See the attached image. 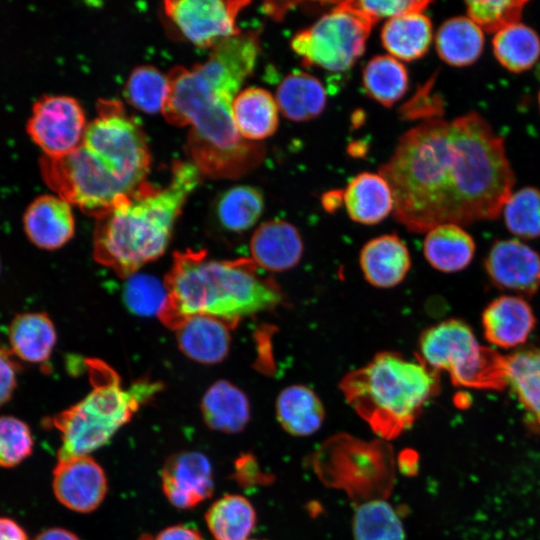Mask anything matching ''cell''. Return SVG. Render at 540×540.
<instances>
[{
    "label": "cell",
    "mask_w": 540,
    "mask_h": 540,
    "mask_svg": "<svg viewBox=\"0 0 540 540\" xmlns=\"http://www.w3.org/2000/svg\"><path fill=\"white\" fill-rule=\"evenodd\" d=\"M359 264L368 283L377 288H391L405 279L411 258L407 246L397 235L386 234L363 246Z\"/></svg>",
    "instance_id": "21"
},
{
    "label": "cell",
    "mask_w": 540,
    "mask_h": 540,
    "mask_svg": "<svg viewBox=\"0 0 540 540\" xmlns=\"http://www.w3.org/2000/svg\"><path fill=\"white\" fill-rule=\"evenodd\" d=\"M417 359L433 371H446L456 386L501 390L508 385L506 356L480 345L470 326L459 319L424 330Z\"/></svg>",
    "instance_id": "7"
},
{
    "label": "cell",
    "mask_w": 540,
    "mask_h": 540,
    "mask_svg": "<svg viewBox=\"0 0 540 540\" xmlns=\"http://www.w3.org/2000/svg\"><path fill=\"white\" fill-rule=\"evenodd\" d=\"M537 100H538V107H539V110H540V91H539V93H538V98H537Z\"/></svg>",
    "instance_id": "51"
},
{
    "label": "cell",
    "mask_w": 540,
    "mask_h": 540,
    "mask_svg": "<svg viewBox=\"0 0 540 540\" xmlns=\"http://www.w3.org/2000/svg\"><path fill=\"white\" fill-rule=\"evenodd\" d=\"M191 161H175L164 188L144 184L131 198L98 219L94 259L120 277H130L167 249L188 196L200 181Z\"/></svg>",
    "instance_id": "4"
},
{
    "label": "cell",
    "mask_w": 540,
    "mask_h": 540,
    "mask_svg": "<svg viewBox=\"0 0 540 540\" xmlns=\"http://www.w3.org/2000/svg\"><path fill=\"white\" fill-rule=\"evenodd\" d=\"M161 481L166 498L179 509L199 505L214 491L211 463L204 454L196 451H182L168 457Z\"/></svg>",
    "instance_id": "15"
},
{
    "label": "cell",
    "mask_w": 540,
    "mask_h": 540,
    "mask_svg": "<svg viewBox=\"0 0 540 540\" xmlns=\"http://www.w3.org/2000/svg\"><path fill=\"white\" fill-rule=\"evenodd\" d=\"M33 540H80L73 532L64 528H49L41 531Z\"/></svg>",
    "instance_id": "48"
},
{
    "label": "cell",
    "mask_w": 540,
    "mask_h": 540,
    "mask_svg": "<svg viewBox=\"0 0 540 540\" xmlns=\"http://www.w3.org/2000/svg\"><path fill=\"white\" fill-rule=\"evenodd\" d=\"M52 488L57 500L68 509L89 513L97 509L107 493L104 470L89 455L58 460L53 469Z\"/></svg>",
    "instance_id": "14"
},
{
    "label": "cell",
    "mask_w": 540,
    "mask_h": 540,
    "mask_svg": "<svg viewBox=\"0 0 540 540\" xmlns=\"http://www.w3.org/2000/svg\"><path fill=\"white\" fill-rule=\"evenodd\" d=\"M279 108L269 91L248 87L238 92L232 103V115L239 134L246 140L258 142L278 128Z\"/></svg>",
    "instance_id": "25"
},
{
    "label": "cell",
    "mask_w": 540,
    "mask_h": 540,
    "mask_svg": "<svg viewBox=\"0 0 540 540\" xmlns=\"http://www.w3.org/2000/svg\"><path fill=\"white\" fill-rule=\"evenodd\" d=\"M249 249L251 259L258 267L282 272L300 262L304 244L293 224L284 220H269L254 231Z\"/></svg>",
    "instance_id": "18"
},
{
    "label": "cell",
    "mask_w": 540,
    "mask_h": 540,
    "mask_svg": "<svg viewBox=\"0 0 540 540\" xmlns=\"http://www.w3.org/2000/svg\"><path fill=\"white\" fill-rule=\"evenodd\" d=\"M379 174L395 219L411 232L495 219L515 183L503 138L477 112L424 120L401 136Z\"/></svg>",
    "instance_id": "1"
},
{
    "label": "cell",
    "mask_w": 540,
    "mask_h": 540,
    "mask_svg": "<svg viewBox=\"0 0 540 540\" xmlns=\"http://www.w3.org/2000/svg\"><path fill=\"white\" fill-rule=\"evenodd\" d=\"M12 354L25 362H46L57 339L55 326L44 312H25L13 318L8 329Z\"/></svg>",
    "instance_id": "24"
},
{
    "label": "cell",
    "mask_w": 540,
    "mask_h": 540,
    "mask_svg": "<svg viewBox=\"0 0 540 540\" xmlns=\"http://www.w3.org/2000/svg\"><path fill=\"white\" fill-rule=\"evenodd\" d=\"M275 100L285 118L305 122L323 112L326 93L318 78L306 72L295 71L286 75L278 84Z\"/></svg>",
    "instance_id": "26"
},
{
    "label": "cell",
    "mask_w": 540,
    "mask_h": 540,
    "mask_svg": "<svg viewBox=\"0 0 540 540\" xmlns=\"http://www.w3.org/2000/svg\"><path fill=\"white\" fill-rule=\"evenodd\" d=\"M483 31L468 16H455L438 28L435 46L440 59L454 67L474 64L484 49Z\"/></svg>",
    "instance_id": "30"
},
{
    "label": "cell",
    "mask_w": 540,
    "mask_h": 540,
    "mask_svg": "<svg viewBox=\"0 0 540 540\" xmlns=\"http://www.w3.org/2000/svg\"><path fill=\"white\" fill-rule=\"evenodd\" d=\"M528 1L523 0H483L466 1L467 16L484 32L497 33L512 24L520 22Z\"/></svg>",
    "instance_id": "39"
},
{
    "label": "cell",
    "mask_w": 540,
    "mask_h": 540,
    "mask_svg": "<svg viewBox=\"0 0 540 540\" xmlns=\"http://www.w3.org/2000/svg\"><path fill=\"white\" fill-rule=\"evenodd\" d=\"M276 418L293 436H309L320 429L325 409L317 394L301 384L284 388L276 400Z\"/></svg>",
    "instance_id": "28"
},
{
    "label": "cell",
    "mask_w": 540,
    "mask_h": 540,
    "mask_svg": "<svg viewBox=\"0 0 540 540\" xmlns=\"http://www.w3.org/2000/svg\"><path fill=\"white\" fill-rule=\"evenodd\" d=\"M232 328L222 319L193 315L184 319L174 331L180 350L188 358L203 364H216L228 355Z\"/></svg>",
    "instance_id": "20"
},
{
    "label": "cell",
    "mask_w": 540,
    "mask_h": 540,
    "mask_svg": "<svg viewBox=\"0 0 540 540\" xmlns=\"http://www.w3.org/2000/svg\"><path fill=\"white\" fill-rule=\"evenodd\" d=\"M39 166L45 184L57 196L97 220L135 194L82 144L64 156L43 155Z\"/></svg>",
    "instance_id": "10"
},
{
    "label": "cell",
    "mask_w": 540,
    "mask_h": 540,
    "mask_svg": "<svg viewBox=\"0 0 540 540\" xmlns=\"http://www.w3.org/2000/svg\"><path fill=\"white\" fill-rule=\"evenodd\" d=\"M246 0H166L164 12L183 36L199 48H213L220 41L242 33L237 26Z\"/></svg>",
    "instance_id": "13"
},
{
    "label": "cell",
    "mask_w": 540,
    "mask_h": 540,
    "mask_svg": "<svg viewBox=\"0 0 540 540\" xmlns=\"http://www.w3.org/2000/svg\"><path fill=\"white\" fill-rule=\"evenodd\" d=\"M86 117L80 103L66 95H44L32 107L27 133L44 156L60 157L83 141Z\"/></svg>",
    "instance_id": "12"
},
{
    "label": "cell",
    "mask_w": 540,
    "mask_h": 540,
    "mask_svg": "<svg viewBox=\"0 0 540 540\" xmlns=\"http://www.w3.org/2000/svg\"><path fill=\"white\" fill-rule=\"evenodd\" d=\"M507 382L533 422L540 427V347L506 356Z\"/></svg>",
    "instance_id": "34"
},
{
    "label": "cell",
    "mask_w": 540,
    "mask_h": 540,
    "mask_svg": "<svg viewBox=\"0 0 540 540\" xmlns=\"http://www.w3.org/2000/svg\"><path fill=\"white\" fill-rule=\"evenodd\" d=\"M29 426L21 419L0 416V467L12 468L29 457L33 450Z\"/></svg>",
    "instance_id": "40"
},
{
    "label": "cell",
    "mask_w": 540,
    "mask_h": 540,
    "mask_svg": "<svg viewBox=\"0 0 540 540\" xmlns=\"http://www.w3.org/2000/svg\"><path fill=\"white\" fill-rule=\"evenodd\" d=\"M205 521L215 540H249L256 524V512L245 497L226 494L209 507Z\"/></svg>",
    "instance_id": "31"
},
{
    "label": "cell",
    "mask_w": 540,
    "mask_h": 540,
    "mask_svg": "<svg viewBox=\"0 0 540 540\" xmlns=\"http://www.w3.org/2000/svg\"><path fill=\"white\" fill-rule=\"evenodd\" d=\"M23 229L28 239L38 248L59 249L75 233L72 206L57 195H40L26 208Z\"/></svg>",
    "instance_id": "17"
},
{
    "label": "cell",
    "mask_w": 540,
    "mask_h": 540,
    "mask_svg": "<svg viewBox=\"0 0 540 540\" xmlns=\"http://www.w3.org/2000/svg\"><path fill=\"white\" fill-rule=\"evenodd\" d=\"M255 540V539H254Z\"/></svg>",
    "instance_id": "53"
},
{
    "label": "cell",
    "mask_w": 540,
    "mask_h": 540,
    "mask_svg": "<svg viewBox=\"0 0 540 540\" xmlns=\"http://www.w3.org/2000/svg\"><path fill=\"white\" fill-rule=\"evenodd\" d=\"M264 210L260 190L249 185H238L224 191L216 201L215 214L222 228L241 233L253 227Z\"/></svg>",
    "instance_id": "35"
},
{
    "label": "cell",
    "mask_w": 540,
    "mask_h": 540,
    "mask_svg": "<svg viewBox=\"0 0 540 540\" xmlns=\"http://www.w3.org/2000/svg\"><path fill=\"white\" fill-rule=\"evenodd\" d=\"M82 145L131 192L146 184L151 163L146 136L121 102L99 100L97 116L87 124Z\"/></svg>",
    "instance_id": "9"
},
{
    "label": "cell",
    "mask_w": 540,
    "mask_h": 540,
    "mask_svg": "<svg viewBox=\"0 0 540 540\" xmlns=\"http://www.w3.org/2000/svg\"><path fill=\"white\" fill-rule=\"evenodd\" d=\"M506 228L524 239L540 237V190L526 186L512 192L502 212Z\"/></svg>",
    "instance_id": "38"
},
{
    "label": "cell",
    "mask_w": 540,
    "mask_h": 540,
    "mask_svg": "<svg viewBox=\"0 0 540 540\" xmlns=\"http://www.w3.org/2000/svg\"><path fill=\"white\" fill-rule=\"evenodd\" d=\"M409 77L406 67L391 55H376L362 71L365 93L385 107L393 106L408 89Z\"/></svg>",
    "instance_id": "33"
},
{
    "label": "cell",
    "mask_w": 540,
    "mask_h": 540,
    "mask_svg": "<svg viewBox=\"0 0 540 540\" xmlns=\"http://www.w3.org/2000/svg\"><path fill=\"white\" fill-rule=\"evenodd\" d=\"M201 412L210 429L227 434L241 432L251 414L246 394L227 380H219L206 390Z\"/></svg>",
    "instance_id": "23"
},
{
    "label": "cell",
    "mask_w": 540,
    "mask_h": 540,
    "mask_svg": "<svg viewBox=\"0 0 540 540\" xmlns=\"http://www.w3.org/2000/svg\"><path fill=\"white\" fill-rule=\"evenodd\" d=\"M154 540H203L201 534L185 525L170 526L159 532Z\"/></svg>",
    "instance_id": "45"
},
{
    "label": "cell",
    "mask_w": 540,
    "mask_h": 540,
    "mask_svg": "<svg viewBox=\"0 0 540 540\" xmlns=\"http://www.w3.org/2000/svg\"><path fill=\"white\" fill-rule=\"evenodd\" d=\"M485 269L500 289L524 295L540 289V255L518 239L496 241L485 259Z\"/></svg>",
    "instance_id": "16"
},
{
    "label": "cell",
    "mask_w": 540,
    "mask_h": 540,
    "mask_svg": "<svg viewBox=\"0 0 540 540\" xmlns=\"http://www.w3.org/2000/svg\"><path fill=\"white\" fill-rule=\"evenodd\" d=\"M347 403L380 438L391 440L409 429L439 392V373L419 359L383 351L340 381Z\"/></svg>",
    "instance_id": "5"
},
{
    "label": "cell",
    "mask_w": 540,
    "mask_h": 540,
    "mask_svg": "<svg viewBox=\"0 0 540 540\" xmlns=\"http://www.w3.org/2000/svg\"><path fill=\"white\" fill-rule=\"evenodd\" d=\"M169 89L167 74L152 65H140L127 78L124 97L130 105L144 113H162Z\"/></svg>",
    "instance_id": "37"
},
{
    "label": "cell",
    "mask_w": 540,
    "mask_h": 540,
    "mask_svg": "<svg viewBox=\"0 0 540 540\" xmlns=\"http://www.w3.org/2000/svg\"><path fill=\"white\" fill-rule=\"evenodd\" d=\"M433 38L430 18L423 12L389 19L381 30V43L394 58L413 61L423 57Z\"/></svg>",
    "instance_id": "27"
},
{
    "label": "cell",
    "mask_w": 540,
    "mask_h": 540,
    "mask_svg": "<svg viewBox=\"0 0 540 540\" xmlns=\"http://www.w3.org/2000/svg\"><path fill=\"white\" fill-rule=\"evenodd\" d=\"M348 216L364 225L378 224L394 209V199L388 182L377 173L356 175L343 191Z\"/></svg>",
    "instance_id": "22"
},
{
    "label": "cell",
    "mask_w": 540,
    "mask_h": 540,
    "mask_svg": "<svg viewBox=\"0 0 540 540\" xmlns=\"http://www.w3.org/2000/svg\"><path fill=\"white\" fill-rule=\"evenodd\" d=\"M492 46L499 64L513 73L531 69L540 58V36L521 22L495 33Z\"/></svg>",
    "instance_id": "32"
},
{
    "label": "cell",
    "mask_w": 540,
    "mask_h": 540,
    "mask_svg": "<svg viewBox=\"0 0 540 540\" xmlns=\"http://www.w3.org/2000/svg\"><path fill=\"white\" fill-rule=\"evenodd\" d=\"M314 467L326 484L344 489L358 504L384 499L392 489L394 460L383 441L337 435L323 444Z\"/></svg>",
    "instance_id": "8"
},
{
    "label": "cell",
    "mask_w": 540,
    "mask_h": 540,
    "mask_svg": "<svg viewBox=\"0 0 540 540\" xmlns=\"http://www.w3.org/2000/svg\"><path fill=\"white\" fill-rule=\"evenodd\" d=\"M19 365L12 352L0 347V407L13 396L17 386Z\"/></svg>",
    "instance_id": "43"
},
{
    "label": "cell",
    "mask_w": 540,
    "mask_h": 540,
    "mask_svg": "<svg viewBox=\"0 0 540 540\" xmlns=\"http://www.w3.org/2000/svg\"><path fill=\"white\" fill-rule=\"evenodd\" d=\"M165 302L158 313L175 329L193 315L222 319L233 327L245 317L283 302L279 286L258 272L252 259H209L204 251L177 253L165 277Z\"/></svg>",
    "instance_id": "3"
},
{
    "label": "cell",
    "mask_w": 540,
    "mask_h": 540,
    "mask_svg": "<svg viewBox=\"0 0 540 540\" xmlns=\"http://www.w3.org/2000/svg\"><path fill=\"white\" fill-rule=\"evenodd\" d=\"M535 325L536 317L531 306L518 296H500L490 302L482 313L486 340L505 349L525 343Z\"/></svg>",
    "instance_id": "19"
},
{
    "label": "cell",
    "mask_w": 540,
    "mask_h": 540,
    "mask_svg": "<svg viewBox=\"0 0 540 540\" xmlns=\"http://www.w3.org/2000/svg\"><path fill=\"white\" fill-rule=\"evenodd\" d=\"M298 2H266L262 6L263 12L275 20H280Z\"/></svg>",
    "instance_id": "47"
},
{
    "label": "cell",
    "mask_w": 540,
    "mask_h": 540,
    "mask_svg": "<svg viewBox=\"0 0 540 540\" xmlns=\"http://www.w3.org/2000/svg\"><path fill=\"white\" fill-rule=\"evenodd\" d=\"M336 3L330 12L292 37L291 48L304 66L345 72L363 55L373 26Z\"/></svg>",
    "instance_id": "11"
},
{
    "label": "cell",
    "mask_w": 540,
    "mask_h": 540,
    "mask_svg": "<svg viewBox=\"0 0 540 540\" xmlns=\"http://www.w3.org/2000/svg\"><path fill=\"white\" fill-rule=\"evenodd\" d=\"M475 249L472 236L456 224H442L430 229L423 242V252L428 263L446 273L467 267Z\"/></svg>",
    "instance_id": "29"
},
{
    "label": "cell",
    "mask_w": 540,
    "mask_h": 540,
    "mask_svg": "<svg viewBox=\"0 0 540 540\" xmlns=\"http://www.w3.org/2000/svg\"><path fill=\"white\" fill-rule=\"evenodd\" d=\"M408 461L399 458L400 467L405 473L410 475L416 471L417 468V455L413 451H408Z\"/></svg>",
    "instance_id": "50"
},
{
    "label": "cell",
    "mask_w": 540,
    "mask_h": 540,
    "mask_svg": "<svg viewBox=\"0 0 540 540\" xmlns=\"http://www.w3.org/2000/svg\"><path fill=\"white\" fill-rule=\"evenodd\" d=\"M343 191H330L323 195L322 204L324 208L330 212L337 209L343 200Z\"/></svg>",
    "instance_id": "49"
},
{
    "label": "cell",
    "mask_w": 540,
    "mask_h": 540,
    "mask_svg": "<svg viewBox=\"0 0 540 540\" xmlns=\"http://www.w3.org/2000/svg\"><path fill=\"white\" fill-rule=\"evenodd\" d=\"M262 475L252 455L244 454L236 460L234 476L239 484L247 486L261 483Z\"/></svg>",
    "instance_id": "44"
},
{
    "label": "cell",
    "mask_w": 540,
    "mask_h": 540,
    "mask_svg": "<svg viewBox=\"0 0 540 540\" xmlns=\"http://www.w3.org/2000/svg\"><path fill=\"white\" fill-rule=\"evenodd\" d=\"M427 0H394V1H342L336 6L351 11L372 26L383 18H394L408 13L424 12L431 4Z\"/></svg>",
    "instance_id": "42"
},
{
    "label": "cell",
    "mask_w": 540,
    "mask_h": 540,
    "mask_svg": "<svg viewBox=\"0 0 540 540\" xmlns=\"http://www.w3.org/2000/svg\"><path fill=\"white\" fill-rule=\"evenodd\" d=\"M91 391L79 402L51 419L61 435L57 459L89 453L106 445L139 408L162 390L161 383L139 379L124 387L106 363L87 360Z\"/></svg>",
    "instance_id": "6"
},
{
    "label": "cell",
    "mask_w": 540,
    "mask_h": 540,
    "mask_svg": "<svg viewBox=\"0 0 540 540\" xmlns=\"http://www.w3.org/2000/svg\"><path fill=\"white\" fill-rule=\"evenodd\" d=\"M352 532L354 540H405L404 526L396 510L384 499L357 505Z\"/></svg>",
    "instance_id": "36"
},
{
    "label": "cell",
    "mask_w": 540,
    "mask_h": 540,
    "mask_svg": "<svg viewBox=\"0 0 540 540\" xmlns=\"http://www.w3.org/2000/svg\"><path fill=\"white\" fill-rule=\"evenodd\" d=\"M0 270H1V260H0Z\"/></svg>",
    "instance_id": "52"
},
{
    "label": "cell",
    "mask_w": 540,
    "mask_h": 540,
    "mask_svg": "<svg viewBox=\"0 0 540 540\" xmlns=\"http://www.w3.org/2000/svg\"><path fill=\"white\" fill-rule=\"evenodd\" d=\"M124 302L131 312L138 315L159 313L166 299L163 284L147 275H131L124 289Z\"/></svg>",
    "instance_id": "41"
},
{
    "label": "cell",
    "mask_w": 540,
    "mask_h": 540,
    "mask_svg": "<svg viewBox=\"0 0 540 540\" xmlns=\"http://www.w3.org/2000/svg\"><path fill=\"white\" fill-rule=\"evenodd\" d=\"M0 540H28V537L14 520L0 517Z\"/></svg>",
    "instance_id": "46"
},
{
    "label": "cell",
    "mask_w": 540,
    "mask_h": 540,
    "mask_svg": "<svg viewBox=\"0 0 540 540\" xmlns=\"http://www.w3.org/2000/svg\"><path fill=\"white\" fill-rule=\"evenodd\" d=\"M259 51L258 34L242 32L211 48L205 62L167 73L170 89L161 114L174 126L190 127L187 151L201 175L238 178L265 156L263 145L239 134L232 115L233 100Z\"/></svg>",
    "instance_id": "2"
}]
</instances>
